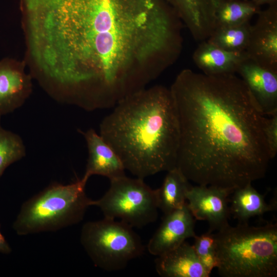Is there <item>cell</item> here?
Here are the masks:
<instances>
[{
  "label": "cell",
  "mask_w": 277,
  "mask_h": 277,
  "mask_svg": "<svg viewBox=\"0 0 277 277\" xmlns=\"http://www.w3.org/2000/svg\"><path fill=\"white\" fill-rule=\"evenodd\" d=\"M42 82L84 109L114 107L179 57L182 22L159 0H20Z\"/></svg>",
  "instance_id": "6da1fadb"
},
{
  "label": "cell",
  "mask_w": 277,
  "mask_h": 277,
  "mask_svg": "<svg viewBox=\"0 0 277 277\" xmlns=\"http://www.w3.org/2000/svg\"><path fill=\"white\" fill-rule=\"evenodd\" d=\"M170 90L180 129L176 167L189 181L233 191L265 176L266 116L241 77L185 69Z\"/></svg>",
  "instance_id": "7a4b0ae2"
},
{
  "label": "cell",
  "mask_w": 277,
  "mask_h": 277,
  "mask_svg": "<svg viewBox=\"0 0 277 277\" xmlns=\"http://www.w3.org/2000/svg\"><path fill=\"white\" fill-rule=\"evenodd\" d=\"M100 126V134L125 170L144 179L176 167L178 118L170 89L145 88L120 101Z\"/></svg>",
  "instance_id": "3957f363"
},
{
  "label": "cell",
  "mask_w": 277,
  "mask_h": 277,
  "mask_svg": "<svg viewBox=\"0 0 277 277\" xmlns=\"http://www.w3.org/2000/svg\"><path fill=\"white\" fill-rule=\"evenodd\" d=\"M222 277H276L277 223L228 224L215 233Z\"/></svg>",
  "instance_id": "277c9868"
},
{
  "label": "cell",
  "mask_w": 277,
  "mask_h": 277,
  "mask_svg": "<svg viewBox=\"0 0 277 277\" xmlns=\"http://www.w3.org/2000/svg\"><path fill=\"white\" fill-rule=\"evenodd\" d=\"M88 179L54 183L22 205L13 227L19 235L55 231L80 223L93 200L85 192Z\"/></svg>",
  "instance_id": "5b68a950"
},
{
  "label": "cell",
  "mask_w": 277,
  "mask_h": 277,
  "mask_svg": "<svg viewBox=\"0 0 277 277\" xmlns=\"http://www.w3.org/2000/svg\"><path fill=\"white\" fill-rule=\"evenodd\" d=\"M80 241L94 265L107 271L123 269L145 251L141 238L133 227L106 217L84 224Z\"/></svg>",
  "instance_id": "8992f818"
},
{
  "label": "cell",
  "mask_w": 277,
  "mask_h": 277,
  "mask_svg": "<svg viewBox=\"0 0 277 277\" xmlns=\"http://www.w3.org/2000/svg\"><path fill=\"white\" fill-rule=\"evenodd\" d=\"M108 190L92 206L104 217L119 219L132 227L141 228L154 222L158 216L156 190L140 178L125 175L110 180Z\"/></svg>",
  "instance_id": "52a82bcc"
},
{
  "label": "cell",
  "mask_w": 277,
  "mask_h": 277,
  "mask_svg": "<svg viewBox=\"0 0 277 277\" xmlns=\"http://www.w3.org/2000/svg\"><path fill=\"white\" fill-rule=\"evenodd\" d=\"M233 191L212 186H191L186 193L187 205L196 221H206L208 230L218 231L229 224V196Z\"/></svg>",
  "instance_id": "ba28073f"
},
{
  "label": "cell",
  "mask_w": 277,
  "mask_h": 277,
  "mask_svg": "<svg viewBox=\"0 0 277 277\" xmlns=\"http://www.w3.org/2000/svg\"><path fill=\"white\" fill-rule=\"evenodd\" d=\"M195 221L187 203L164 214L160 226L148 242V251L157 256L177 247L186 239L193 238L196 235Z\"/></svg>",
  "instance_id": "9c48e42d"
},
{
  "label": "cell",
  "mask_w": 277,
  "mask_h": 277,
  "mask_svg": "<svg viewBox=\"0 0 277 277\" xmlns=\"http://www.w3.org/2000/svg\"><path fill=\"white\" fill-rule=\"evenodd\" d=\"M247 57L266 68L277 71V13L270 9L259 13L251 24L245 50Z\"/></svg>",
  "instance_id": "30bf717a"
},
{
  "label": "cell",
  "mask_w": 277,
  "mask_h": 277,
  "mask_svg": "<svg viewBox=\"0 0 277 277\" xmlns=\"http://www.w3.org/2000/svg\"><path fill=\"white\" fill-rule=\"evenodd\" d=\"M32 88L31 76L26 72L24 63L10 58L0 61V115L22 106Z\"/></svg>",
  "instance_id": "8fae6325"
},
{
  "label": "cell",
  "mask_w": 277,
  "mask_h": 277,
  "mask_svg": "<svg viewBox=\"0 0 277 277\" xmlns=\"http://www.w3.org/2000/svg\"><path fill=\"white\" fill-rule=\"evenodd\" d=\"M264 115L277 113V71L258 64L247 57L236 71Z\"/></svg>",
  "instance_id": "7c38bea8"
},
{
  "label": "cell",
  "mask_w": 277,
  "mask_h": 277,
  "mask_svg": "<svg viewBox=\"0 0 277 277\" xmlns=\"http://www.w3.org/2000/svg\"><path fill=\"white\" fill-rule=\"evenodd\" d=\"M80 132L86 140L88 152L83 176L89 179L93 175H98L111 180L125 175L121 159L100 134L92 128Z\"/></svg>",
  "instance_id": "4fadbf2b"
},
{
  "label": "cell",
  "mask_w": 277,
  "mask_h": 277,
  "mask_svg": "<svg viewBox=\"0 0 277 277\" xmlns=\"http://www.w3.org/2000/svg\"><path fill=\"white\" fill-rule=\"evenodd\" d=\"M155 269L162 277H209L193 246L185 241L154 260Z\"/></svg>",
  "instance_id": "5bb4252c"
},
{
  "label": "cell",
  "mask_w": 277,
  "mask_h": 277,
  "mask_svg": "<svg viewBox=\"0 0 277 277\" xmlns=\"http://www.w3.org/2000/svg\"><path fill=\"white\" fill-rule=\"evenodd\" d=\"M247 55L245 51L233 52L204 41L194 50L192 59L202 73L207 75L235 74Z\"/></svg>",
  "instance_id": "9a60e30c"
},
{
  "label": "cell",
  "mask_w": 277,
  "mask_h": 277,
  "mask_svg": "<svg viewBox=\"0 0 277 277\" xmlns=\"http://www.w3.org/2000/svg\"><path fill=\"white\" fill-rule=\"evenodd\" d=\"M248 184L232 192L230 214L239 223H247L252 217L260 216L276 209V202L267 203L265 196Z\"/></svg>",
  "instance_id": "2e32d148"
},
{
  "label": "cell",
  "mask_w": 277,
  "mask_h": 277,
  "mask_svg": "<svg viewBox=\"0 0 277 277\" xmlns=\"http://www.w3.org/2000/svg\"><path fill=\"white\" fill-rule=\"evenodd\" d=\"M189 181L176 167L167 171L162 186L155 189L159 209L164 214L187 203L186 193L191 186Z\"/></svg>",
  "instance_id": "e0dca14e"
},
{
  "label": "cell",
  "mask_w": 277,
  "mask_h": 277,
  "mask_svg": "<svg viewBox=\"0 0 277 277\" xmlns=\"http://www.w3.org/2000/svg\"><path fill=\"white\" fill-rule=\"evenodd\" d=\"M251 26L250 22L236 25L216 26L206 41L226 50L245 51Z\"/></svg>",
  "instance_id": "ac0fdd59"
},
{
  "label": "cell",
  "mask_w": 277,
  "mask_h": 277,
  "mask_svg": "<svg viewBox=\"0 0 277 277\" xmlns=\"http://www.w3.org/2000/svg\"><path fill=\"white\" fill-rule=\"evenodd\" d=\"M258 12L256 6L252 3L235 1L222 3L215 12V27L236 25L250 22L252 16Z\"/></svg>",
  "instance_id": "d6986e66"
},
{
  "label": "cell",
  "mask_w": 277,
  "mask_h": 277,
  "mask_svg": "<svg viewBox=\"0 0 277 277\" xmlns=\"http://www.w3.org/2000/svg\"><path fill=\"white\" fill-rule=\"evenodd\" d=\"M25 155L26 148L22 138L0 127V178L9 166Z\"/></svg>",
  "instance_id": "ffe728a7"
},
{
  "label": "cell",
  "mask_w": 277,
  "mask_h": 277,
  "mask_svg": "<svg viewBox=\"0 0 277 277\" xmlns=\"http://www.w3.org/2000/svg\"><path fill=\"white\" fill-rule=\"evenodd\" d=\"M193 239L192 246L194 251L203 266L210 275L218 264L215 234L208 230L200 235L196 234Z\"/></svg>",
  "instance_id": "44dd1931"
},
{
  "label": "cell",
  "mask_w": 277,
  "mask_h": 277,
  "mask_svg": "<svg viewBox=\"0 0 277 277\" xmlns=\"http://www.w3.org/2000/svg\"><path fill=\"white\" fill-rule=\"evenodd\" d=\"M265 117L264 133L270 159H273L277 153V113Z\"/></svg>",
  "instance_id": "7402d4cb"
},
{
  "label": "cell",
  "mask_w": 277,
  "mask_h": 277,
  "mask_svg": "<svg viewBox=\"0 0 277 277\" xmlns=\"http://www.w3.org/2000/svg\"><path fill=\"white\" fill-rule=\"evenodd\" d=\"M11 249L0 230V252L7 254L11 252Z\"/></svg>",
  "instance_id": "603a6c76"
},
{
  "label": "cell",
  "mask_w": 277,
  "mask_h": 277,
  "mask_svg": "<svg viewBox=\"0 0 277 277\" xmlns=\"http://www.w3.org/2000/svg\"><path fill=\"white\" fill-rule=\"evenodd\" d=\"M255 3L259 4H262L266 2H271L272 1H273L274 0H254Z\"/></svg>",
  "instance_id": "cb8c5ba5"
}]
</instances>
